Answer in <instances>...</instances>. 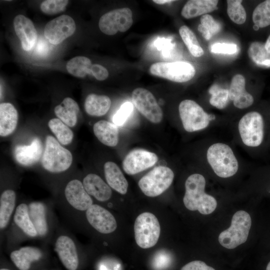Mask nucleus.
Masks as SVG:
<instances>
[{"mask_svg": "<svg viewBox=\"0 0 270 270\" xmlns=\"http://www.w3.org/2000/svg\"><path fill=\"white\" fill-rule=\"evenodd\" d=\"M206 180L200 174L190 176L186 180V192L183 202L188 210H198L204 215L212 213L216 208V198L205 192Z\"/></svg>", "mask_w": 270, "mask_h": 270, "instance_id": "obj_1", "label": "nucleus"}, {"mask_svg": "<svg viewBox=\"0 0 270 270\" xmlns=\"http://www.w3.org/2000/svg\"><path fill=\"white\" fill-rule=\"evenodd\" d=\"M208 162L219 177L227 178L234 175L238 169V161L231 148L224 143L211 145L206 152Z\"/></svg>", "mask_w": 270, "mask_h": 270, "instance_id": "obj_2", "label": "nucleus"}, {"mask_svg": "<svg viewBox=\"0 0 270 270\" xmlns=\"http://www.w3.org/2000/svg\"><path fill=\"white\" fill-rule=\"evenodd\" d=\"M72 159L70 150L62 146L54 137L46 136L41 158L42 164L45 170L53 173L66 171L70 166Z\"/></svg>", "mask_w": 270, "mask_h": 270, "instance_id": "obj_3", "label": "nucleus"}, {"mask_svg": "<svg viewBox=\"0 0 270 270\" xmlns=\"http://www.w3.org/2000/svg\"><path fill=\"white\" fill-rule=\"evenodd\" d=\"M252 225L250 214L244 210H238L232 216L230 226L218 236V242L224 248L234 249L244 243L248 238Z\"/></svg>", "mask_w": 270, "mask_h": 270, "instance_id": "obj_4", "label": "nucleus"}, {"mask_svg": "<svg viewBox=\"0 0 270 270\" xmlns=\"http://www.w3.org/2000/svg\"><path fill=\"white\" fill-rule=\"evenodd\" d=\"M160 227L157 218L152 213L144 212L138 215L134 224V238L141 248H148L157 243Z\"/></svg>", "mask_w": 270, "mask_h": 270, "instance_id": "obj_5", "label": "nucleus"}, {"mask_svg": "<svg viewBox=\"0 0 270 270\" xmlns=\"http://www.w3.org/2000/svg\"><path fill=\"white\" fill-rule=\"evenodd\" d=\"M174 178V173L170 168L158 166L142 176L138 184L146 196L155 197L166 191L172 184Z\"/></svg>", "mask_w": 270, "mask_h": 270, "instance_id": "obj_6", "label": "nucleus"}, {"mask_svg": "<svg viewBox=\"0 0 270 270\" xmlns=\"http://www.w3.org/2000/svg\"><path fill=\"white\" fill-rule=\"evenodd\" d=\"M178 111L183 127L188 132L206 128L213 119L212 115L207 114L198 104L190 100L181 102Z\"/></svg>", "mask_w": 270, "mask_h": 270, "instance_id": "obj_7", "label": "nucleus"}, {"mask_svg": "<svg viewBox=\"0 0 270 270\" xmlns=\"http://www.w3.org/2000/svg\"><path fill=\"white\" fill-rule=\"evenodd\" d=\"M238 129L246 146L256 147L262 144L264 136V122L259 112H250L244 114L239 121Z\"/></svg>", "mask_w": 270, "mask_h": 270, "instance_id": "obj_8", "label": "nucleus"}, {"mask_svg": "<svg viewBox=\"0 0 270 270\" xmlns=\"http://www.w3.org/2000/svg\"><path fill=\"white\" fill-rule=\"evenodd\" d=\"M154 76L176 82H184L195 75L194 66L186 62H159L154 64L150 69Z\"/></svg>", "mask_w": 270, "mask_h": 270, "instance_id": "obj_9", "label": "nucleus"}, {"mask_svg": "<svg viewBox=\"0 0 270 270\" xmlns=\"http://www.w3.org/2000/svg\"><path fill=\"white\" fill-rule=\"evenodd\" d=\"M132 23V12L126 7L112 10L102 15L99 20L98 26L103 33L112 36L118 32H126Z\"/></svg>", "mask_w": 270, "mask_h": 270, "instance_id": "obj_10", "label": "nucleus"}, {"mask_svg": "<svg viewBox=\"0 0 270 270\" xmlns=\"http://www.w3.org/2000/svg\"><path fill=\"white\" fill-rule=\"evenodd\" d=\"M132 100L138 111L149 121L154 124L162 121V110L149 90L141 88L134 89L132 94Z\"/></svg>", "mask_w": 270, "mask_h": 270, "instance_id": "obj_11", "label": "nucleus"}, {"mask_svg": "<svg viewBox=\"0 0 270 270\" xmlns=\"http://www.w3.org/2000/svg\"><path fill=\"white\" fill-rule=\"evenodd\" d=\"M76 29L73 18L68 15L62 14L46 24L44 35L50 44L56 45L72 35Z\"/></svg>", "mask_w": 270, "mask_h": 270, "instance_id": "obj_12", "label": "nucleus"}, {"mask_svg": "<svg viewBox=\"0 0 270 270\" xmlns=\"http://www.w3.org/2000/svg\"><path fill=\"white\" fill-rule=\"evenodd\" d=\"M158 160L156 154L143 149H136L126 156L122 165L126 173L133 175L152 167Z\"/></svg>", "mask_w": 270, "mask_h": 270, "instance_id": "obj_13", "label": "nucleus"}, {"mask_svg": "<svg viewBox=\"0 0 270 270\" xmlns=\"http://www.w3.org/2000/svg\"><path fill=\"white\" fill-rule=\"evenodd\" d=\"M86 214L90 224L102 234L112 233L117 228V223L114 216L99 205H92L86 210Z\"/></svg>", "mask_w": 270, "mask_h": 270, "instance_id": "obj_14", "label": "nucleus"}, {"mask_svg": "<svg viewBox=\"0 0 270 270\" xmlns=\"http://www.w3.org/2000/svg\"><path fill=\"white\" fill-rule=\"evenodd\" d=\"M64 194L68 202L77 210H86L93 204L92 200L82 182L78 180H72L67 184Z\"/></svg>", "mask_w": 270, "mask_h": 270, "instance_id": "obj_15", "label": "nucleus"}, {"mask_svg": "<svg viewBox=\"0 0 270 270\" xmlns=\"http://www.w3.org/2000/svg\"><path fill=\"white\" fill-rule=\"evenodd\" d=\"M13 24L22 48L25 51H30L35 45L38 38L32 22L24 15L18 14L14 18Z\"/></svg>", "mask_w": 270, "mask_h": 270, "instance_id": "obj_16", "label": "nucleus"}, {"mask_svg": "<svg viewBox=\"0 0 270 270\" xmlns=\"http://www.w3.org/2000/svg\"><path fill=\"white\" fill-rule=\"evenodd\" d=\"M55 250L60 260L68 270H76L78 265L76 248L72 238L61 236L56 240Z\"/></svg>", "mask_w": 270, "mask_h": 270, "instance_id": "obj_17", "label": "nucleus"}, {"mask_svg": "<svg viewBox=\"0 0 270 270\" xmlns=\"http://www.w3.org/2000/svg\"><path fill=\"white\" fill-rule=\"evenodd\" d=\"M43 152L40 138H35L29 145H17L14 148V154L18 163L29 166L36 163L42 158Z\"/></svg>", "mask_w": 270, "mask_h": 270, "instance_id": "obj_18", "label": "nucleus"}, {"mask_svg": "<svg viewBox=\"0 0 270 270\" xmlns=\"http://www.w3.org/2000/svg\"><path fill=\"white\" fill-rule=\"evenodd\" d=\"M228 93L230 100L238 108H247L254 103V98L246 90L245 79L241 74H237L232 78Z\"/></svg>", "mask_w": 270, "mask_h": 270, "instance_id": "obj_19", "label": "nucleus"}, {"mask_svg": "<svg viewBox=\"0 0 270 270\" xmlns=\"http://www.w3.org/2000/svg\"><path fill=\"white\" fill-rule=\"evenodd\" d=\"M82 184L86 192L100 202L106 201L112 196L110 186L96 174H90L86 176Z\"/></svg>", "mask_w": 270, "mask_h": 270, "instance_id": "obj_20", "label": "nucleus"}, {"mask_svg": "<svg viewBox=\"0 0 270 270\" xmlns=\"http://www.w3.org/2000/svg\"><path fill=\"white\" fill-rule=\"evenodd\" d=\"M104 172L108 185L120 194L126 193L128 182L118 166L112 162L104 164Z\"/></svg>", "mask_w": 270, "mask_h": 270, "instance_id": "obj_21", "label": "nucleus"}, {"mask_svg": "<svg viewBox=\"0 0 270 270\" xmlns=\"http://www.w3.org/2000/svg\"><path fill=\"white\" fill-rule=\"evenodd\" d=\"M18 121V113L10 103L3 102L0 104V136H6L12 134L16 128Z\"/></svg>", "mask_w": 270, "mask_h": 270, "instance_id": "obj_22", "label": "nucleus"}, {"mask_svg": "<svg viewBox=\"0 0 270 270\" xmlns=\"http://www.w3.org/2000/svg\"><path fill=\"white\" fill-rule=\"evenodd\" d=\"M94 135L103 144L115 146L118 142V130L116 124L104 120L96 122L93 126Z\"/></svg>", "mask_w": 270, "mask_h": 270, "instance_id": "obj_23", "label": "nucleus"}, {"mask_svg": "<svg viewBox=\"0 0 270 270\" xmlns=\"http://www.w3.org/2000/svg\"><path fill=\"white\" fill-rule=\"evenodd\" d=\"M80 108L77 102L72 98L67 97L56 106L54 112L56 116L68 126L73 127L78 120Z\"/></svg>", "mask_w": 270, "mask_h": 270, "instance_id": "obj_24", "label": "nucleus"}, {"mask_svg": "<svg viewBox=\"0 0 270 270\" xmlns=\"http://www.w3.org/2000/svg\"><path fill=\"white\" fill-rule=\"evenodd\" d=\"M218 1L216 0H190L184 6L182 16L189 19L204 15L217 9Z\"/></svg>", "mask_w": 270, "mask_h": 270, "instance_id": "obj_25", "label": "nucleus"}, {"mask_svg": "<svg viewBox=\"0 0 270 270\" xmlns=\"http://www.w3.org/2000/svg\"><path fill=\"white\" fill-rule=\"evenodd\" d=\"M41 252L37 248L25 246L12 251L10 258L20 270H28L32 262L38 260L42 256Z\"/></svg>", "mask_w": 270, "mask_h": 270, "instance_id": "obj_26", "label": "nucleus"}, {"mask_svg": "<svg viewBox=\"0 0 270 270\" xmlns=\"http://www.w3.org/2000/svg\"><path fill=\"white\" fill-rule=\"evenodd\" d=\"M111 106L110 98L105 95L88 94L84 102V110L90 116H100L106 114Z\"/></svg>", "mask_w": 270, "mask_h": 270, "instance_id": "obj_27", "label": "nucleus"}, {"mask_svg": "<svg viewBox=\"0 0 270 270\" xmlns=\"http://www.w3.org/2000/svg\"><path fill=\"white\" fill-rule=\"evenodd\" d=\"M16 195L14 190H4L0 198V228H5L10 221L14 212Z\"/></svg>", "mask_w": 270, "mask_h": 270, "instance_id": "obj_28", "label": "nucleus"}, {"mask_svg": "<svg viewBox=\"0 0 270 270\" xmlns=\"http://www.w3.org/2000/svg\"><path fill=\"white\" fill-rule=\"evenodd\" d=\"M29 214L38 234L44 236L48 231L46 208L44 204L38 202L30 203L29 206Z\"/></svg>", "mask_w": 270, "mask_h": 270, "instance_id": "obj_29", "label": "nucleus"}, {"mask_svg": "<svg viewBox=\"0 0 270 270\" xmlns=\"http://www.w3.org/2000/svg\"><path fill=\"white\" fill-rule=\"evenodd\" d=\"M14 219L16 226L28 236L34 237L38 234L30 218L29 208L26 204H20L18 206Z\"/></svg>", "mask_w": 270, "mask_h": 270, "instance_id": "obj_30", "label": "nucleus"}, {"mask_svg": "<svg viewBox=\"0 0 270 270\" xmlns=\"http://www.w3.org/2000/svg\"><path fill=\"white\" fill-rule=\"evenodd\" d=\"M92 64L86 57L78 56L70 59L66 64V68L72 76L77 78H84L87 74H91Z\"/></svg>", "mask_w": 270, "mask_h": 270, "instance_id": "obj_31", "label": "nucleus"}, {"mask_svg": "<svg viewBox=\"0 0 270 270\" xmlns=\"http://www.w3.org/2000/svg\"><path fill=\"white\" fill-rule=\"evenodd\" d=\"M248 52L250 60L257 66L270 68V54L266 50L264 44L258 42L252 43Z\"/></svg>", "mask_w": 270, "mask_h": 270, "instance_id": "obj_32", "label": "nucleus"}, {"mask_svg": "<svg viewBox=\"0 0 270 270\" xmlns=\"http://www.w3.org/2000/svg\"><path fill=\"white\" fill-rule=\"evenodd\" d=\"M48 126L58 140L63 145L70 144L72 140L74 133L68 126L59 118L50 120Z\"/></svg>", "mask_w": 270, "mask_h": 270, "instance_id": "obj_33", "label": "nucleus"}, {"mask_svg": "<svg viewBox=\"0 0 270 270\" xmlns=\"http://www.w3.org/2000/svg\"><path fill=\"white\" fill-rule=\"evenodd\" d=\"M180 34L190 53L194 57H200L204 54L196 36L187 26H182L179 29Z\"/></svg>", "mask_w": 270, "mask_h": 270, "instance_id": "obj_34", "label": "nucleus"}, {"mask_svg": "<svg viewBox=\"0 0 270 270\" xmlns=\"http://www.w3.org/2000/svg\"><path fill=\"white\" fill-rule=\"evenodd\" d=\"M200 20V24L198 26V30L202 34V36L207 40H210L213 36L216 34L220 30V24L210 14L202 15Z\"/></svg>", "mask_w": 270, "mask_h": 270, "instance_id": "obj_35", "label": "nucleus"}, {"mask_svg": "<svg viewBox=\"0 0 270 270\" xmlns=\"http://www.w3.org/2000/svg\"><path fill=\"white\" fill-rule=\"evenodd\" d=\"M254 24L262 28L270 25V0H265L256 6L252 13Z\"/></svg>", "mask_w": 270, "mask_h": 270, "instance_id": "obj_36", "label": "nucleus"}, {"mask_svg": "<svg viewBox=\"0 0 270 270\" xmlns=\"http://www.w3.org/2000/svg\"><path fill=\"white\" fill-rule=\"evenodd\" d=\"M208 92L211 94L210 99V104L218 109H223L227 106L230 99L228 90L214 84L210 88Z\"/></svg>", "mask_w": 270, "mask_h": 270, "instance_id": "obj_37", "label": "nucleus"}, {"mask_svg": "<svg viewBox=\"0 0 270 270\" xmlns=\"http://www.w3.org/2000/svg\"><path fill=\"white\" fill-rule=\"evenodd\" d=\"M242 0H227V13L230 19L238 24H244L246 20V10L242 5Z\"/></svg>", "mask_w": 270, "mask_h": 270, "instance_id": "obj_38", "label": "nucleus"}, {"mask_svg": "<svg viewBox=\"0 0 270 270\" xmlns=\"http://www.w3.org/2000/svg\"><path fill=\"white\" fill-rule=\"evenodd\" d=\"M68 2L66 0H44L40 4V10L46 14H56L64 11Z\"/></svg>", "mask_w": 270, "mask_h": 270, "instance_id": "obj_39", "label": "nucleus"}, {"mask_svg": "<svg viewBox=\"0 0 270 270\" xmlns=\"http://www.w3.org/2000/svg\"><path fill=\"white\" fill-rule=\"evenodd\" d=\"M132 110V104L130 102H125L114 116V124L116 126L122 125L130 116Z\"/></svg>", "mask_w": 270, "mask_h": 270, "instance_id": "obj_40", "label": "nucleus"}, {"mask_svg": "<svg viewBox=\"0 0 270 270\" xmlns=\"http://www.w3.org/2000/svg\"><path fill=\"white\" fill-rule=\"evenodd\" d=\"M238 48L236 44L227 43H215L210 48V51L214 54H232L236 52Z\"/></svg>", "mask_w": 270, "mask_h": 270, "instance_id": "obj_41", "label": "nucleus"}, {"mask_svg": "<svg viewBox=\"0 0 270 270\" xmlns=\"http://www.w3.org/2000/svg\"><path fill=\"white\" fill-rule=\"evenodd\" d=\"M170 262V256L165 252H158L154 258V266L157 270L165 268Z\"/></svg>", "mask_w": 270, "mask_h": 270, "instance_id": "obj_42", "label": "nucleus"}, {"mask_svg": "<svg viewBox=\"0 0 270 270\" xmlns=\"http://www.w3.org/2000/svg\"><path fill=\"white\" fill-rule=\"evenodd\" d=\"M180 270H215L212 267L206 264L204 262L196 260L192 261L184 266Z\"/></svg>", "mask_w": 270, "mask_h": 270, "instance_id": "obj_43", "label": "nucleus"}, {"mask_svg": "<svg viewBox=\"0 0 270 270\" xmlns=\"http://www.w3.org/2000/svg\"><path fill=\"white\" fill-rule=\"evenodd\" d=\"M91 74L97 80H104L108 77V72L104 66L98 64H94L92 66Z\"/></svg>", "mask_w": 270, "mask_h": 270, "instance_id": "obj_44", "label": "nucleus"}, {"mask_svg": "<svg viewBox=\"0 0 270 270\" xmlns=\"http://www.w3.org/2000/svg\"><path fill=\"white\" fill-rule=\"evenodd\" d=\"M50 48V46L42 37L38 41L34 53L36 56H46L49 52Z\"/></svg>", "mask_w": 270, "mask_h": 270, "instance_id": "obj_45", "label": "nucleus"}, {"mask_svg": "<svg viewBox=\"0 0 270 270\" xmlns=\"http://www.w3.org/2000/svg\"><path fill=\"white\" fill-rule=\"evenodd\" d=\"M153 2L157 4H164L167 3H170L172 2H174V0H154Z\"/></svg>", "mask_w": 270, "mask_h": 270, "instance_id": "obj_46", "label": "nucleus"}, {"mask_svg": "<svg viewBox=\"0 0 270 270\" xmlns=\"http://www.w3.org/2000/svg\"><path fill=\"white\" fill-rule=\"evenodd\" d=\"M264 46L267 52L270 54V35L268 36L266 43L264 44Z\"/></svg>", "mask_w": 270, "mask_h": 270, "instance_id": "obj_47", "label": "nucleus"}, {"mask_svg": "<svg viewBox=\"0 0 270 270\" xmlns=\"http://www.w3.org/2000/svg\"><path fill=\"white\" fill-rule=\"evenodd\" d=\"M253 28L255 30H259L260 28L256 24H254L253 26Z\"/></svg>", "mask_w": 270, "mask_h": 270, "instance_id": "obj_48", "label": "nucleus"}, {"mask_svg": "<svg viewBox=\"0 0 270 270\" xmlns=\"http://www.w3.org/2000/svg\"><path fill=\"white\" fill-rule=\"evenodd\" d=\"M266 270H270V262L268 263L266 266Z\"/></svg>", "mask_w": 270, "mask_h": 270, "instance_id": "obj_49", "label": "nucleus"}, {"mask_svg": "<svg viewBox=\"0 0 270 270\" xmlns=\"http://www.w3.org/2000/svg\"><path fill=\"white\" fill-rule=\"evenodd\" d=\"M0 270H10L8 268H1Z\"/></svg>", "mask_w": 270, "mask_h": 270, "instance_id": "obj_50", "label": "nucleus"}]
</instances>
